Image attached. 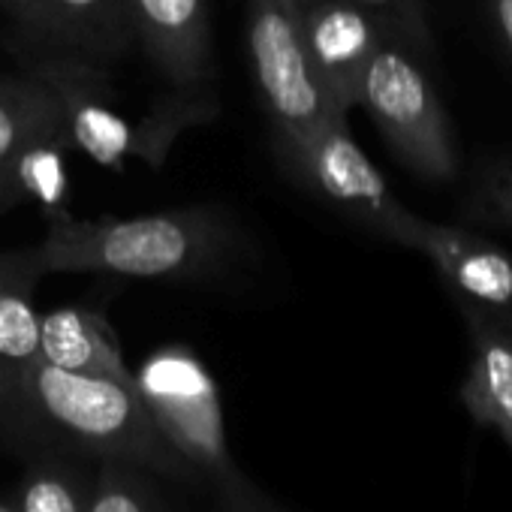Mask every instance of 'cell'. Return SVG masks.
Instances as JSON below:
<instances>
[{
  "label": "cell",
  "mask_w": 512,
  "mask_h": 512,
  "mask_svg": "<svg viewBox=\"0 0 512 512\" xmlns=\"http://www.w3.org/2000/svg\"><path fill=\"white\" fill-rule=\"evenodd\" d=\"M235 244L229 217L208 205L139 217H73L52 208L46 235L31 250L43 275L97 272L193 281L217 275Z\"/></svg>",
  "instance_id": "cell-1"
},
{
  "label": "cell",
  "mask_w": 512,
  "mask_h": 512,
  "mask_svg": "<svg viewBox=\"0 0 512 512\" xmlns=\"http://www.w3.org/2000/svg\"><path fill=\"white\" fill-rule=\"evenodd\" d=\"M7 407L58 446L196 485L184 461L154 428L136 383L73 374L37 359L19 377Z\"/></svg>",
  "instance_id": "cell-2"
},
{
  "label": "cell",
  "mask_w": 512,
  "mask_h": 512,
  "mask_svg": "<svg viewBox=\"0 0 512 512\" xmlns=\"http://www.w3.org/2000/svg\"><path fill=\"white\" fill-rule=\"evenodd\" d=\"M133 383L160 437L184 461L193 482L217 491L220 509L263 497L232 461L217 380L190 347H157L133 371Z\"/></svg>",
  "instance_id": "cell-3"
},
{
  "label": "cell",
  "mask_w": 512,
  "mask_h": 512,
  "mask_svg": "<svg viewBox=\"0 0 512 512\" xmlns=\"http://www.w3.org/2000/svg\"><path fill=\"white\" fill-rule=\"evenodd\" d=\"M395 151V157L425 181H449L458 175V148L449 112L434 82L419 64V52L386 34L371 55L359 103Z\"/></svg>",
  "instance_id": "cell-4"
},
{
  "label": "cell",
  "mask_w": 512,
  "mask_h": 512,
  "mask_svg": "<svg viewBox=\"0 0 512 512\" xmlns=\"http://www.w3.org/2000/svg\"><path fill=\"white\" fill-rule=\"evenodd\" d=\"M247 46L275 151L287 166L314 130L347 112H338L317 82L302 43L299 10L290 0H247Z\"/></svg>",
  "instance_id": "cell-5"
},
{
  "label": "cell",
  "mask_w": 512,
  "mask_h": 512,
  "mask_svg": "<svg viewBox=\"0 0 512 512\" xmlns=\"http://www.w3.org/2000/svg\"><path fill=\"white\" fill-rule=\"evenodd\" d=\"M287 169L347 220L401 244L413 211L395 199L383 172L359 148L347 127V115H332L314 130Z\"/></svg>",
  "instance_id": "cell-6"
},
{
  "label": "cell",
  "mask_w": 512,
  "mask_h": 512,
  "mask_svg": "<svg viewBox=\"0 0 512 512\" xmlns=\"http://www.w3.org/2000/svg\"><path fill=\"white\" fill-rule=\"evenodd\" d=\"M401 247L419 250L434 266L449 299L512 323V253L464 226L410 217Z\"/></svg>",
  "instance_id": "cell-7"
},
{
  "label": "cell",
  "mask_w": 512,
  "mask_h": 512,
  "mask_svg": "<svg viewBox=\"0 0 512 512\" xmlns=\"http://www.w3.org/2000/svg\"><path fill=\"white\" fill-rule=\"evenodd\" d=\"M43 79L61 97L67 142L76 145L79 151L91 154L94 160H103V163H115L118 157H127V154H136L142 160L160 163V157L169 151L172 139L184 127H190V124H196V121L211 115V112L202 115L199 112L202 103L196 100L193 106H172V109L160 112L151 121V127L133 130L109 106H103L100 100H91V94L79 85L73 70L52 67Z\"/></svg>",
  "instance_id": "cell-8"
},
{
  "label": "cell",
  "mask_w": 512,
  "mask_h": 512,
  "mask_svg": "<svg viewBox=\"0 0 512 512\" xmlns=\"http://www.w3.org/2000/svg\"><path fill=\"white\" fill-rule=\"evenodd\" d=\"M299 25L311 70L329 103L350 112L359 103L362 73L389 28L356 0H317L299 10Z\"/></svg>",
  "instance_id": "cell-9"
},
{
  "label": "cell",
  "mask_w": 512,
  "mask_h": 512,
  "mask_svg": "<svg viewBox=\"0 0 512 512\" xmlns=\"http://www.w3.org/2000/svg\"><path fill=\"white\" fill-rule=\"evenodd\" d=\"M133 31L160 73L196 88L211 76V25L205 0H130Z\"/></svg>",
  "instance_id": "cell-10"
},
{
  "label": "cell",
  "mask_w": 512,
  "mask_h": 512,
  "mask_svg": "<svg viewBox=\"0 0 512 512\" xmlns=\"http://www.w3.org/2000/svg\"><path fill=\"white\" fill-rule=\"evenodd\" d=\"M458 311L470 341L467 374L458 389L461 404L476 425L497 431L512 452V323L473 308Z\"/></svg>",
  "instance_id": "cell-11"
},
{
  "label": "cell",
  "mask_w": 512,
  "mask_h": 512,
  "mask_svg": "<svg viewBox=\"0 0 512 512\" xmlns=\"http://www.w3.org/2000/svg\"><path fill=\"white\" fill-rule=\"evenodd\" d=\"M43 269L34 250L0 253V407H7L19 377L40 359V314L34 305Z\"/></svg>",
  "instance_id": "cell-12"
},
{
  "label": "cell",
  "mask_w": 512,
  "mask_h": 512,
  "mask_svg": "<svg viewBox=\"0 0 512 512\" xmlns=\"http://www.w3.org/2000/svg\"><path fill=\"white\" fill-rule=\"evenodd\" d=\"M40 359L61 371L133 383V371L124 362L109 320L85 305H64L40 314Z\"/></svg>",
  "instance_id": "cell-13"
},
{
  "label": "cell",
  "mask_w": 512,
  "mask_h": 512,
  "mask_svg": "<svg viewBox=\"0 0 512 512\" xmlns=\"http://www.w3.org/2000/svg\"><path fill=\"white\" fill-rule=\"evenodd\" d=\"M22 25L94 58L118 55L133 34L130 0H28Z\"/></svg>",
  "instance_id": "cell-14"
},
{
  "label": "cell",
  "mask_w": 512,
  "mask_h": 512,
  "mask_svg": "<svg viewBox=\"0 0 512 512\" xmlns=\"http://www.w3.org/2000/svg\"><path fill=\"white\" fill-rule=\"evenodd\" d=\"M58 127H64V106L43 76L0 82V163Z\"/></svg>",
  "instance_id": "cell-15"
},
{
  "label": "cell",
  "mask_w": 512,
  "mask_h": 512,
  "mask_svg": "<svg viewBox=\"0 0 512 512\" xmlns=\"http://www.w3.org/2000/svg\"><path fill=\"white\" fill-rule=\"evenodd\" d=\"M67 145V133L58 127L31 139L10 160L0 163V211L13 208L22 199L58 193L64 184Z\"/></svg>",
  "instance_id": "cell-16"
},
{
  "label": "cell",
  "mask_w": 512,
  "mask_h": 512,
  "mask_svg": "<svg viewBox=\"0 0 512 512\" xmlns=\"http://www.w3.org/2000/svg\"><path fill=\"white\" fill-rule=\"evenodd\" d=\"M94 476L79 464L46 458L22 473L10 497L19 512H85Z\"/></svg>",
  "instance_id": "cell-17"
},
{
  "label": "cell",
  "mask_w": 512,
  "mask_h": 512,
  "mask_svg": "<svg viewBox=\"0 0 512 512\" xmlns=\"http://www.w3.org/2000/svg\"><path fill=\"white\" fill-rule=\"evenodd\" d=\"M85 512H160L148 470L127 461H100Z\"/></svg>",
  "instance_id": "cell-18"
},
{
  "label": "cell",
  "mask_w": 512,
  "mask_h": 512,
  "mask_svg": "<svg viewBox=\"0 0 512 512\" xmlns=\"http://www.w3.org/2000/svg\"><path fill=\"white\" fill-rule=\"evenodd\" d=\"M359 7L374 13L389 34L404 40L410 49L425 55L431 49V34H428V16L422 0H356Z\"/></svg>",
  "instance_id": "cell-19"
},
{
  "label": "cell",
  "mask_w": 512,
  "mask_h": 512,
  "mask_svg": "<svg viewBox=\"0 0 512 512\" xmlns=\"http://www.w3.org/2000/svg\"><path fill=\"white\" fill-rule=\"evenodd\" d=\"M473 208L479 217L512 229V157L485 169L473 193Z\"/></svg>",
  "instance_id": "cell-20"
},
{
  "label": "cell",
  "mask_w": 512,
  "mask_h": 512,
  "mask_svg": "<svg viewBox=\"0 0 512 512\" xmlns=\"http://www.w3.org/2000/svg\"><path fill=\"white\" fill-rule=\"evenodd\" d=\"M485 13L491 19L494 37L512 61V0H485Z\"/></svg>",
  "instance_id": "cell-21"
},
{
  "label": "cell",
  "mask_w": 512,
  "mask_h": 512,
  "mask_svg": "<svg viewBox=\"0 0 512 512\" xmlns=\"http://www.w3.org/2000/svg\"><path fill=\"white\" fill-rule=\"evenodd\" d=\"M220 512H278L266 497H256V500H250V503H244V506H235V509H220Z\"/></svg>",
  "instance_id": "cell-22"
},
{
  "label": "cell",
  "mask_w": 512,
  "mask_h": 512,
  "mask_svg": "<svg viewBox=\"0 0 512 512\" xmlns=\"http://www.w3.org/2000/svg\"><path fill=\"white\" fill-rule=\"evenodd\" d=\"M0 7L10 10V13L22 22V16H25V10H28V0H0Z\"/></svg>",
  "instance_id": "cell-23"
},
{
  "label": "cell",
  "mask_w": 512,
  "mask_h": 512,
  "mask_svg": "<svg viewBox=\"0 0 512 512\" xmlns=\"http://www.w3.org/2000/svg\"><path fill=\"white\" fill-rule=\"evenodd\" d=\"M0 512H19L16 503H13V497H0Z\"/></svg>",
  "instance_id": "cell-24"
},
{
  "label": "cell",
  "mask_w": 512,
  "mask_h": 512,
  "mask_svg": "<svg viewBox=\"0 0 512 512\" xmlns=\"http://www.w3.org/2000/svg\"><path fill=\"white\" fill-rule=\"evenodd\" d=\"M290 4H293L296 10H305V7H311V4H317V0H290Z\"/></svg>",
  "instance_id": "cell-25"
}]
</instances>
